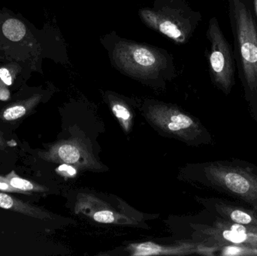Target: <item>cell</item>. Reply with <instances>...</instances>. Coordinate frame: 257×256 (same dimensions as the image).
<instances>
[{
	"instance_id": "10",
	"label": "cell",
	"mask_w": 257,
	"mask_h": 256,
	"mask_svg": "<svg viewBox=\"0 0 257 256\" xmlns=\"http://www.w3.org/2000/svg\"><path fill=\"white\" fill-rule=\"evenodd\" d=\"M57 155L61 160L68 164L78 162L80 158L79 151L76 147L71 144H63L59 147Z\"/></svg>"
},
{
	"instance_id": "13",
	"label": "cell",
	"mask_w": 257,
	"mask_h": 256,
	"mask_svg": "<svg viewBox=\"0 0 257 256\" xmlns=\"http://www.w3.org/2000/svg\"><path fill=\"white\" fill-rule=\"evenodd\" d=\"M112 111L114 115L123 120H127L130 117V113L127 108L120 103H114L112 106Z\"/></svg>"
},
{
	"instance_id": "5",
	"label": "cell",
	"mask_w": 257,
	"mask_h": 256,
	"mask_svg": "<svg viewBox=\"0 0 257 256\" xmlns=\"http://www.w3.org/2000/svg\"><path fill=\"white\" fill-rule=\"evenodd\" d=\"M214 180L225 193L257 209V169L225 162L214 170Z\"/></svg>"
},
{
	"instance_id": "4",
	"label": "cell",
	"mask_w": 257,
	"mask_h": 256,
	"mask_svg": "<svg viewBox=\"0 0 257 256\" xmlns=\"http://www.w3.org/2000/svg\"><path fill=\"white\" fill-rule=\"evenodd\" d=\"M206 36L209 42L206 57L211 80L223 93L229 94L235 85L236 64L233 50L216 17L210 19Z\"/></svg>"
},
{
	"instance_id": "2",
	"label": "cell",
	"mask_w": 257,
	"mask_h": 256,
	"mask_svg": "<svg viewBox=\"0 0 257 256\" xmlns=\"http://www.w3.org/2000/svg\"><path fill=\"white\" fill-rule=\"evenodd\" d=\"M234 57L246 99L257 108V24L244 0H228Z\"/></svg>"
},
{
	"instance_id": "6",
	"label": "cell",
	"mask_w": 257,
	"mask_h": 256,
	"mask_svg": "<svg viewBox=\"0 0 257 256\" xmlns=\"http://www.w3.org/2000/svg\"><path fill=\"white\" fill-rule=\"evenodd\" d=\"M217 208L218 213L227 222L257 229L256 216L250 210L229 204L226 201L218 203Z\"/></svg>"
},
{
	"instance_id": "14",
	"label": "cell",
	"mask_w": 257,
	"mask_h": 256,
	"mask_svg": "<svg viewBox=\"0 0 257 256\" xmlns=\"http://www.w3.org/2000/svg\"><path fill=\"white\" fill-rule=\"evenodd\" d=\"M93 218L96 222H102V223H111L114 221V215L108 210L97 212L95 213Z\"/></svg>"
},
{
	"instance_id": "12",
	"label": "cell",
	"mask_w": 257,
	"mask_h": 256,
	"mask_svg": "<svg viewBox=\"0 0 257 256\" xmlns=\"http://www.w3.org/2000/svg\"><path fill=\"white\" fill-rule=\"evenodd\" d=\"M7 179L11 186H13L14 188L18 189L21 192L42 191V188L40 186H38V185L32 183L31 181L25 180V179H22L19 177H13V176H11V177H8Z\"/></svg>"
},
{
	"instance_id": "3",
	"label": "cell",
	"mask_w": 257,
	"mask_h": 256,
	"mask_svg": "<svg viewBox=\"0 0 257 256\" xmlns=\"http://www.w3.org/2000/svg\"><path fill=\"white\" fill-rule=\"evenodd\" d=\"M138 15L148 28L179 45L190 42L202 19V14L186 0H153L151 6L139 9Z\"/></svg>"
},
{
	"instance_id": "8",
	"label": "cell",
	"mask_w": 257,
	"mask_h": 256,
	"mask_svg": "<svg viewBox=\"0 0 257 256\" xmlns=\"http://www.w3.org/2000/svg\"><path fill=\"white\" fill-rule=\"evenodd\" d=\"M41 97V95H33L25 100L12 104L3 111V119L8 121H12L21 118L40 101Z\"/></svg>"
},
{
	"instance_id": "17",
	"label": "cell",
	"mask_w": 257,
	"mask_h": 256,
	"mask_svg": "<svg viewBox=\"0 0 257 256\" xmlns=\"http://www.w3.org/2000/svg\"><path fill=\"white\" fill-rule=\"evenodd\" d=\"M60 170L62 171H66L69 175H75V173H76V171L75 169H74L72 167L69 166L67 165H63L60 167Z\"/></svg>"
},
{
	"instance_id": "11",
	"label": "cell",
	"mask_w": 257,
	"mask_h": 256,
	"mask_svg": "<svg viewBox=\"0 0 257 256\" xmlns=\"http://www.w3.org/2000/svg\"><path fill=\"white\" fill-rule=\"evenodd\" d=\"M193 124V120L188 116L184 115L183 114H174L169 118L168 122V128L169 130L179 131L181 129H185L191 126Z\"/></svg>"
},
{
	"instance_id": "15",
	"label": "cell",
	"mask_w": 257,
	"mask_h": 256,
	"mask_svg": "<svg viewBox=\"0 0 257 256\" xmlns=\"http://www.w3.org/2000/svg\"><path fill=\"white\" fill-rule=\"evenodd\" d=\"M0 189L3 191H8V192H21V191L11 186L7 178H3L2 177H0Z\"/></svg>"
},
{
	"instance_id": "1",
	"label": "cell",
	"mask_w": 257,
	"mask_h": 256,
	"mask_svg": "<svg viewBox=\"0 0 257 256\" xmlns=\"http://www.w3.org/2000/svg\"><path fill=\"white\" fill-rule=\"evenodd\" d=\"M100 42L114 69L147 84L170 80L176 73L172 54L166 50L120 37L115 31Z\"/></svg>"
},
{
	"instance_id": "7",
	"label": "cell",
	"mask_w": 257,
	"mask_h": 256,
	"mask_svg": "<svg viewBox=\"0 0 257 256\" xmlns=\"http://www.w3.org/2000/svg\"><path fill=\"white\" fill-rule=\"evenodd\" d=\"M0 207L6 210L23 213L32 217L43 218L45 216V213L39 209L1 192H0Z\"/></svg>"
},
{
	"instance_id": "18",
	"label": "cell",
	"mask_w": 257,
	"mask_h": 256,
	"mask_svg": "<svg viewBox=\"0 0 257 256\" xmlns=\"http://www.w3.org/2000/svg\"><path fill=\"white\" fill-rule=\"evenodd\" d=\"M5 59L4 55L0 52V60H3Z\"/></svg>"
},
{
	"instance_id": "19",
	"label": "cell",
	"mask_w": 257,
	"mask_h": 256,
	"mask_svg": "<svg viewBox=\"0 0 257 256\" xmlns=\"http://www.w3.org/2000/svg\"><path fill=\"white\" fill-rule=\"evenodd\" d=\"M2 144H3V142H2L1 138H0V145H1Z\"/></svg>"
},
{
	"instance_id": "9",
	"label": "cell",
	"mask_w": 257,
	"mask_h": 256,
	"mask_svg": "<svg viewBox=\"0 0 257 256\" xmlns=\"http://www.w3.org/2000/svg\"><path fill=\"white\" fill-rule=\"evenodd\" d=\"M20 71L21 66L18 63L0 65V80L8 87L12 86Z\"/></svg>"
},
{
	"instance_id": "16",
	"label": "cell",
	"mask_w": 257,
	"mask_h": 256,
	"mask_svg": "<svg viewBox=\"0 0 257 256\" xmlns=\"http://www.w3.org/2000/svg\"><path fill=\"white\" fill-rule=\"evenodd\" d=\"M244 1L248 6L250 12L257 24V0H244Z\"/></svg>"
}]
</instances>
